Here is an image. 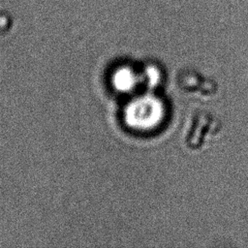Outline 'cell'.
Listing matches in <instances>:
<instances>
[{
    "instance_id": "1",
    "label": "cell",
    "mask_w": 248,
    "mask_h": 248,
    "mask_svg": "<svg viewBox=\"0 0 248 248\" xmlns=\"http://www.w3.org/2000/svg\"><path fill=\"white\" fill-rule=\"evenodd\" d=\"M223 130V123L211 111L194 110L188 119L182 134L185 148L194 153L202 152L218 139Z\"/></svg>"
},
{
    "instance_id": "2",
    "label": "cell",
    "mask_w": 248,
    "mask_h": 248,
    "mask_svg": "<svg viewBox=\"0 0 248 248\" xmlns=\"http://www.w3.org/2000/svg\"><path fill=\"white\" fill-rule=\"evenodd\" d=\"M175 85L182 95L202 101H210L220 92L216 79L190 67L182 68L176 73Z\"/></svg>"
}]
</instances>
